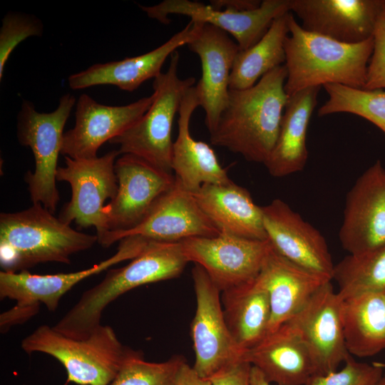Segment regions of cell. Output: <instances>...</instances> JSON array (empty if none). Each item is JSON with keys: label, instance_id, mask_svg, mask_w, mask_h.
I'll return each instance as SVG.
<instances>
[{"label": "cell", "instance_id": "obj_12", "mask_svg": "<svg viewBox=\"0 0 385 385\" xmlns=\"http://www.w3.org/2000/svg\"><path fill=\"white\" fill-rule=\"evenodd\" d=\"M188 260L201 266L222 292L255 279L270 242L220 232L215 237H195L180 242Z\"/></svg>", "mask_w": 385, "mask_h": 385}, {"label": "cell", "instance_id": "obj_38", "mask_svg": "<svg viewBox=\"0 0 385 385\" xmlns=\"http://www.w3.org/2000/svg\"><path fill=\"white\" fill-rule=\"evenodd\" d=\"M175 385H212L210 379L201 377L186 361L180 366Z\"/></svg>", "mask_w": 385, "mask_h": 385}, {"label": "cell", "instance_id": "obj_2", "mask_svg": "<svg viewBox=\"0 0 385 385\" xmlns=\"http://www.w3.org/2000/svg\"><path fill=\"white\" fill-rule=\"evenodd\" d=\"M289 30L284 42L287 71L284 90L288 96L329 83L364 88L373 36L357 43L340 42L304 30L292 13Z\"/></svg>", "mask_w": 385, "mask_h": 385}, {"label": "cell", "instance_id": "obj_14", "mask_svg": "<svg viewBox=\"0 0 385 385\" xmlns=\"http://www.w3.org/2000/svg\"><path fill=\"white\" fill-rule=\"evenodd\" d=\"M342 301L329 281L287 322L307 346L317 367V375L337 371L350 354L345 344Z\"/></svg>", "mask_w": 385, "mask_h": 385}, {"label": "cell", "instance_id": "obj_4", "mask_svg": "<svg viewBox=\"0 0 385 385\" xmlns=\"http://www.w3.org/2000/svg\"><path fill=\"white\" fill-rule=\"evenodd\" d=\"M97 242L96 235L73 229L40 203L0 214V265L4 272H21L46 262L70 264L73 255Z\"/></svg>", "mask_w": 385, "mask_h": 385}, {"label": "cell", "instance_id": "obj_29", "mask_svg": "<svg viewBox=\"0 0 385 385\" xmlns=\"http://www.w3.org/2000/svg\"><path fill=\"white\" fill-rule=\"evenodd\" d=\"M291 12L277 17L262 38L250 48L240 50L230 76V90L249 88L272 69L284 65V42L289 34Z\"/></svg>", "mask_w": 385, "mask_h": 385}, {"label": "cell", "instance_id": "obj_23", "mask_svg": "<svg viewBox=\"0 0 385 385\" xmlns=\"http://www.w3.org/2000/svg\"><path fill=\"white\" fill-rule=\"evenodd\" d=\"M200 106L195 86L185 94L178 111V133L173 143L171 168L175 180L188 191L193 192L204 184H227L232 180L210 145L194 139L190 122Z\"/></svg>", "mask_w": 385, "mask_h": 385}, {"label": "cell", "instance_id": "obj_34", "mask_svg": "<svg viewBox=\"0 0 385 385\" xmlns=\"http://www.w3.org/2000/svg\"><path fill=\"white\" fill-rule=\"evenodd\" d=\"M344 367L325 375H314L303 385H377L382 377L383 366L356 361L349 354Z\"/></svg>", "mask_w": 385, "mask_h": 385}, {"label": "cell", "instance_id": "obj_15", "mask_svg": "<svg viewBox=\"0 0 385 385\" xmlns=\"http://www.w3.org/2000/svg\"><path fill=\"white\" fill-rule=\"evenodd\" d=\"M153 98L152 94L125 106H107L83 93L76 103L75 125L63 134L61 154L73 159L98 157L101 145L136 123Z\"/></svg>", "mask_w": 385, "mask_h": 385}, {"label": "cell", "instance_id": "obj_22", "mask_svg": "<svg viewBox=\"0 0 385 385\" xmlns=\"http://www.w3.org/2000/svg\"><path fill=\"white\" fill-rule=\"evenodd\" d=\"M257 277L267 289L270 302L267 334L292 319L323 284L332 281L291 262L272 245Z\"/></svg>", "mask_w": 385, "mask_h": 385}, {"label": "cell", "instance_id": "obj_25", "mask_svg": "<svg viewBox=\"0 0 385 385\" xmlns=\"http://www.w3.org/2000/svg\"><path fill=\"white\" fill-rule=\"evenodd\" d=\"M198 205L220 232L267 240L262 207L249 191L232 181L227 184H204L192 192Z\"/></svg>", "mask_w": 385, "mask_h": 385}, {"label": "cell", "instance_id": "obj_13", "mask_svg": "<svg viewBox=\"0 0 385 385\" xmlns=\"http://www.w3.org/2000/svg\"><path fill=\"white\" fill-rule=\"evenodd\" d=\"M339 238L349 255L385 246V168L380 160L367 168L348 192Z\"/></svg>", "mask_w": 385, "mask_h": 385}, {"label": "cell", "instance_id": "obj_16", "mask_svg": "<svg viewBox=\"0 0 385 385\" xmlns=\"http://www.w3.org/2000/svg\"><path fill=\"white\" fill-rule=\"evenodd\" d=\"M291 0H263L260 6L247 11L218 10L190 0H164L151 6L139 5L150 18L168 24V15L187 16L190 20L213 25L231 35L240 50L257 43L278 16L290 12Z\"/></svg>", "mask_w": 385, "mask_h": 385}, {"label": "cell", "instance_id": "obj_6", "mask_svg": "<svg viewBox=\"0 0 385 385\" xmlns=\"http://www.w3.org/2000/svg\"><path fill=\"white\" fill-rule=\"evenodd\" d=\"M180 55L175 51L169 67L153 81V101L133 126L109 143L119 145V154L138 156L156 168L173 174L172 128L182 100L195 78L181 79L178 75Z\"/></svg>", "mask_w": 385, "mask_h": 385}, {"label": "cell", "instance_id": "obj_27", "mask_svg": "<svg viewBox=\"0 0 385 385\" xmlns=\"http://www.w3.org/2000/svg\"><path fill=\"white\" fill-rule=\"evenodd\" d=\"M221 302L230 332L244 352L267 335L271 316L270 302L258 277L221 292Z\"/></svg>", "mask_w": 385, "mask_h": 385}, {"label": "cell", "instance_id": "obj_10", "mask_svg": "<svg viewBox=\"0 0 385 385\" xmlns=\"http://www.w3.org/2000/svg\"><path fill=\"white\" fill-rule=\"evenodd\" d=\"M196 310L190 325L195 371L209 379L220 370L243 359L226 324L221 291L205 270L195 264L192 270Z\"/></svg>", "mask_w": 385, "mask_h": 385}, {"label": "cell", "instance_id": "obj_21", "mask_svg": "<svg viewBox=\"0 0 385 385\" xmlns=\"http://www.w3.org/2000/svg\"><path fill=\"white\" fill-rule=\"evenodd\" d=\"M202 23L190 20L180 31L158 48L141 55L96 63L87 69L71 75L70 88L80 90L99 85H113L123 91L132 92L145 81L155 78L161 68L177 48L188 45L198 33Z\"/></svg>", "mask_w": 385, "mask_h": 385}, {"label": "cell", "instance_id": "obj_40", "mask_svg": "<svg viewBox=\"0 0 385 385\" xmlns=\"http://www.w3.org/2000/svg\"><path fill=\"white\" fill-rule=\"evenodd\" d=\"M377 385H385V374H383Z\"/></svg>", "mask_w": 385, "mask_h": 385}, {"label": "cell", "instance_id": "obj_26", "mask_svg": "<svg viewBox=\"0 0 385 385\" xmlns=\"http://www.w3.org/2000/svg\"><path fill=\"white\" fill-rule=\"evenodd\" d=\"M320 88H307L288 97L277 141L264 163L272 176L282 178L304 169L308 125Z\"/></svg>", "mask_w": 385, "mask_h": 385}, {"label": "cell", "instance_id": "obj_18", "mask_svg": "<svg viewBox=\"0 0 385 385\" xmlns=\"http://www.w3.org/2000/svg\"><path fill=\"white\" fill-rule=\"evenodd\" d=\"M187 46L200 59L202 75L195 87L210 134L227 106L230 76L240 49L227 32L204 23Z\"/></svg>", "mask_w": 385, "mask_h": 385}, {"label": "cell", "instance_id": "obj_17", "mask_svg": "<svg viewBox=\"0 0 385 385\" xmlns=\"http://www.w3.org/2000/svg\"><path fill=\"white\" fill-rule=\"evenodd\" d=\"M262 210L267 237L275 251L291 262L332 279L334 265L327 242L318 230L280 199L262 206Z\"/></svg>", "mask_w": 385, "mask_h": 385}, {"label": "cell", "instance_id": "obj_32", "mask_svg": "<svg viewBox=\"0 0 385 385\" xmlns=\"http://www.w3.org/2000/svg\"><path fill=\"white\" fill-rule=\"evenodd\" d=\"M186 361L174 355L162 362H150L135 351L121 366L110 385H175L178 371Z\"/></svg>", "mask_w": 385, "mask_h": 385}, {"label": "cell", "instance_id": "obj_37", "mask_svg": "<svg viewBox=\"0 0 385 385\" xmlns=\"http://www.w3.org/2000/svg\"><path fill=\"white\" fill-rule=\"evenodd\" d=\"M261 4L260 0H211L209 5L218 10L240 12L256 9Z\"/></svg>", "mask_w": 385, "mask_h": 385}, {"label": "cell", "instance_id": "obj_7", "mask_svg": "<svg viewBox=\"0 0 385 385\" xmlns=\"http://www.w3.org/2000/svg\"><path fill=\"white\" fill-rule=\"evenodd\" d=\"M76 103L75 96L66 93L56 110L39 113L32 102L23 100L17 116L18 140L31 149L35 160L34 172L28 171L24 178L31 200L53 213L60 200L56 182L63 128Z\"/></svg>", "mask_w": 385, "mask_h": 385}, {"label": "cell", "instance_id": "obj_30", "mask_svg": "<svg viewBox=\"0 0 385 385\" xmlns=\"http://www.w3.org/2000/svg\"><path fill=\"white\" fill-rule=\"evenodd\" d=\"M344 300L356 295L385 291V246L369 252L349 255L334 265L332 279Z\"/></svg>", "mask_w": 385, "mask_h": 385}, {"label": "cell", "instance_id": "obj_35", "mask_svg": "<svg viewBox=\"0 0 385 385\" xmlns=\"http://www.w3.org/2000/svg\"><path fill=\"white\" fill-rule=\"evenodd\" d=\"M374 47L369 61L364 89H385V6L373 34Z\"/></svg>", "mask_w": 385, "mask_h": 385}, {"label": "cell", "instance_id": "obj_5", "mask_svg": "<svg viewBox=\"0 0 385 385\" xmlns=\"http://www.w3.org/2000/svg\"><path fill=\"white\" fill-rule=\"evenodd\" d=\"M21 347L26 354L43 353L58 360L67 373L64 385H110L135 351L120 342L111 327L102 324L81 339L43 324L21 341Z\"/></svg>", "mask_w": 385, "mask_h": 385}, {"label": "cell", "instance_id": "obj_36", "mask_svg": "<svg viewBox=\"0 0 385 385\" xmlns=\"http://www.w3.org/2000/svg\"><path fill=\"white\" fill-rule=\"evenodd\" d=\"M252 365L242 359L228 366L210 378L212 385H250Z\"/></svg>", "mask_w": 385, "mask_h": 385}, {"label": "cell", "instance_id": "obj_3", "mask_svg": "<svg viewBox=\"0 0 385 385\" xmlns=\"http://www.w3.org/2000/svg\"><path fill=\"white\" fill-rule=\"evenodd\" d=\"M125 266L110 270L98 284L85 291L53 327L71 338L85 339L98 327L103 310L125 292L178 277L189 262L180 242H150Z\"/></svg>", "mask_w": 385, "mask_h": 385}, {"label": "cell", "instance_id": "obj_8", "mask_svg": "<svg viewBox=\"0 0 385 385\" xmlns=\"http://www.w3.org/2000/svg\"><path fill=\"white\" fill-rule=\"evenodd\" d=\"M119 155L112 150L91 159L64 156L65 165L57 170L56 180L68 183L71 188V200L62 207L59 219L68 225L74 221L81 228L94 227L98 242L108 233L104 203L118 191L115 163Z\"/></svg>", "mask_w": 385, "mask_h": 385}, {"label": "cell", "instance_id": "obj_1", "mask_svg": "<svg viewBox=\"0 0 385 385\" xmlns=\"http://www.w3.org/2000/svg\"><path fill=\"white\" fill-rule=\"evenodd\" d=\"M287 77L282 65L249 88L230 90L227 106L210 134L211 143L264 164L277 141L288 100Z\"/></svg>", "mask_w": 385, "mask_h": 385}, {"label": "cell", "instance_id": "obj_19", "mask_svg": "<svg viewBox=\"0 0 385 385\" xmlns=\"http://www.w3.org/2000/svg\"><path fill=\"white\" fill-rule=\"evenodd\" d=\"M220 234L192 192L175 180L173 186L157 200L145 219L132 230L115 235L111 245L128 236H140L153 242H177Z\"/></svg>", "mask_w": 385, "mask_h": 385}, {"label": "cell", "instance_id": "obj_24", "mask_svg": "<svg viewBox=\"0 0 385 385\" xmlns=\"http://www.w3.org/2000/svg\"><path fill=\"white\" fill-rule=\"evenodd\" d=\"M243 359L278 385H303L317 374L307 346L287 322L247 350Z\"/></svg>", "mask_w": 385, "mask_h": 385}, {"label": "cell", "instance_id": "obj_39", "mask_svg": "<svg viewBox=\"0 0 385 385\" xmlns=\"http://www.w3.org/2000/svg\"><path fill=\"white\" fill-rule=\"evenodd\" d=\"M250 385H271L263 374L255 366H252L250 376Z\"/></svg>", "mask_w": 385, "mask_h": 385}, {"label": "cell", "instance_id": "obj_20", "mask_svg": "<svg viewBox=\"0 0 385 385\" xmlns=\"http://www.w3.org/2000/svg\"><path fill=\"white\" fill-rule=\"evenodd\" d=\"M385 0H291L290 12L306 31L357 43L373 36Z\"/></svg>", "mask_w": 385, "mask_h": 385}, {"label": "cell", "instance_id": "obj_11", "mask_svg": "<svg viewBox=\"0 0 385 385\" xmlns=\"http://www.w3.org/2000/svg\"><path fill=\"white\" fill-rule=\"evenodd\" d=\"M149 242L140 236L120 240L117 252L108 259L86 270L53 274H34L24 270L0 272V298L16 302V307L26 309L35 315L41 304L51 312L58 307L62 297L87 277L101 273L123 261L138 256Z\"/></svg>", "mask_w": 385, "mask_h": 385}, {"label": "cell", "instance_id": "obj_33", "mask_svg": "<svg viewBox=\"0 0 385 385\" xmlns=\"http://www.w3.org/2000/svg\"><path fill=\"white\" fill-rule=\"evenodd\" d=\"M0 29V80L11 52L21 41L31 36L41 37L43 33L42 21L36 16L9 11L2 19Z\"/></svg>", "mask_w": 385, "mask_h": 385}, {"label": "cell", "instance_id": "obj_9", "mask_svg": "<svg viewBox=\"0 0 385 385\" xmlns=\"http://www.w3.org/2000/svg\"><path fill=\"white\" fill-rule=\"evenodd\" d=\"M115 173L118 191L104 210L108 233L98 242L105 248L111 245L115 235L138 225L175 181L173 174L130 154L117 158Z\"/></svg>", "mask_w": 385, "mask_h": 385}, {"label": "cell", "instance_id": "obj_28", "mask_svg": "<svg viewBox=\"0 0 385 385\" xmlns=\"http://www.w3.org/2000/svg\"><path fill=\"white\" fill-rule=\"evenodd\" d=\"M342 317L351 355L367 357L385 349V291L344 299Z\"/></svg>", "mask_w": 385, "mask_h": 385}, {"label": "cell", "instance_id": "obj_31", "mask_svg": "<svg viewBox=\"0 0 385 385\" xmlns=\"http://www.w3.org/2000/svg\"><path fill=\"white\" fill-rule=\"evenodd\" d=\"M323 86L329 98L319 108V116L337 113L354 114L369 120L385 134V89L366 90L337 83Z\"/></svg>", "mask_w": 385, "mask_h": 385}]
</instances>
